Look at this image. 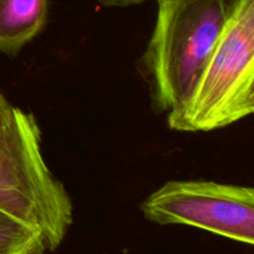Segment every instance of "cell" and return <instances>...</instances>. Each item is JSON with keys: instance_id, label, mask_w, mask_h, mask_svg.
Here are the masks:
<instances>
[{"instance_id": "6da1fadb", "label": "cell", "mask_w": 254, "mask_h": 254, "mask_svg": "<svg viewBox=\"0 0 254 254\" xmlns=\"http://www.w3.org/2000/svg\"><path fill=\"white\" fill-rule=\"evenodd\" d=\"M240 1L158 0V16L140 64L155 111L170 114L185 103Z\"/></svg>"}, {"instance_id": "7a4b0ae2", "label": "cell", "mask_w": 254, "mask_h": 254, "mask_svg": "<svg viewBox=\"0 0 254 254\" xmlns=\"http://www.w3.org/2000/svg\"><path fill=\"white\" fill-rule=\"evenodd\" d=\"M42 133L31 112L15 108L0 129V208L40 231L54 252L73 223V202L42 154Z\"/></svg>"}, {"instance_id": "3957f363", "label": "cell", "mask_w": 254, "mask_h": 254, "mask_svg": "<svg viewBox=\"0 0 254 254\" xmlns=\"http://www.w3.org/2000/svg\"><path fill=\"white\" fill-rule=\"evenodd\" d=\"M254 112V0H241L185 103L168 114L176 131L226 128Z\"/></svg>"}, {"instance_id": "277c9868", "label": "cell", "mask_w": 254, "mask_h": 254, "mask_svg": "<svg viewBox=\"0 0 254 254\" xmlns=\"http://www.w3.org/2000/svg\"><path fill=\"white\" fill-rule=\"evenodd\" d=\"M146 220L161 226L181 225L252 246V186L208 180L168 181L141 202Z\"/></svg>"}, {"instance_id": "5b68a950", "label": "cell", "mask_w": 254, "mask_h": 254, "mask_svg": "<svg viewBox=\"0 0 254 254\" xmlns=\"http://www.w3.org/2000/svg\"><path fill=\"white\" fill-rule=\"evenodd\" d=\"M50 0H0V52L14 57L44 30Z\"/></svg>"}, {"instance_id": "8992f818", "label": "cell", "mask_w": 254, "mask_h": 254, "mask_svg": "<svg viewBox=\"0 0 254 254\" xmlns=\"http://www.w3.org/2000/svg\"><path fill=\"white\" fill-rule=\"evenodd\" d=\"M40 231L0 208V254H45Z\"/></svg>"}, {"instance_id": "52a82bcc", "label": "cell", "mask_w": 254, "mask_h": 254, "mask_svg": "<svg viewBox=\"0 0 254 254\" xmlns=\"http://www.w3.org/2000/svg\"><path fill=\"white\" fill-rule=\"evenodd\" d=\"M15 108L16 107L11 106L10 102L0 93V129L5 128L11 122L15 113Z\"/></svg>"}, {"instance_id": "ba28073f", "label": "cell", "mask_w": 254, "mask_h": 254, "mask_svg": "<svg viewBox=\"0 0 254 254\" xmlns=\"http://www.w3.org/2000/svg\"><path fill=\"white\" fill-rule=\"evenodd\" d=\"M101 5L108 7H114V6H131V5H138L141 2L146 1V0H97ZM158 1V0H156Z\"/></svg>"}]
</instances>
